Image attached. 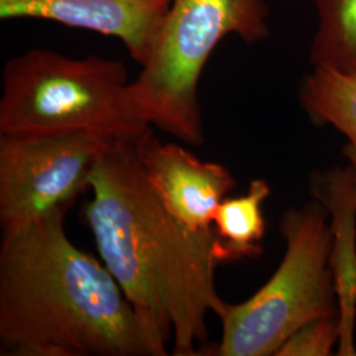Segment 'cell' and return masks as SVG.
Instances as JSON below:
<instances>
[{"label": "cell", "instance_id": "11", "mask_svg": "<svg viewBox=\"0 0 356 356\" xmlns=\"http://www.w3.org/2000/svg\"><path fill=\"white\" fill-rule=\"evenodd\" d=\"M306 114L319 124H329L356 147V76L313 67L298 90Z\"/></svg>", "mask_w": 356, "mask_h": 356}, {"label": "cell", "instance_id": "10", "mask_svg": "<svg viewBox=\"0 0 356 356\" xmlns=\"http://www.w3.org/2000/svg\"><path fill=\"white\" fill-rule=\"evenodd\" d=\"M270 193L268 181L257 178L250 184L245 194L225 198L216 207L213 227L219 264L257 259L263 254L266 235L263 204Z\"/></svg>", "mask_w": 356, "mask_h": 356}, {"label": "cell", "instance_id": "1", "mask_svg": "<svg viewBox=\"0 0 356 356\" xmlns=\"http://www.w3.org/2000/svg\"><path fill=\"white\" fill-rule=\"evenodd\" d=\"M83 209L103 264L128 301L173 339V355H214L207 316L226 302L216 291L214 227L193 231L172 216L141 169L134 140H116L94 166Z\"/></svg>", "mask_w": 356, "mask_h": 356}, {"label": "cell", "instance_id": "13", "mask_svg": "<svg viewBox=\"0 0 356 356\" xmlns=\"http://www.w3.org/2000/svg\"><path fill=\"white\" fill-rule=\"evenodd\" d=\"M341 341L339 313L309 322L282 344L276 356H327Z\"/></svg>", "mask_w": 356, "mask_h": 356}, {"label": "cell", "instance_id": "7", "mask_svg": "<svg viewBox=\"0 0 356 356\" xmlns=\"http://www.w3.org/2000/svg\"><path fill=\"white\" fill-rule=\"evenodd\" d=\"M134 147L148 184L168 211L193 231L213 229L216 207L236 185L229 169L160 141L152 128L136 138Z\"/></svg>", "mask_w": 356, "mask_h": 356}, {"label": "cell", "instance_id": "6", "mask_svg": "<svg viewBox=\"0 0 356 356\" xmlns=\"http://www.w3.org/2000/svg\"><path fill=\"white\" fill-rule=\"evenodd\" d=\"M115 141L91 134L0 135V227L23 229L89 191L90 175Z\"/></svg>", "mask_w": 356, "mask_h": 356}, {"label": "cell", "instance_id": "14", "mask_svg": "<svg viewBox=\"0 0 356 356\" xmlns=\"http://www.w3.org/2000/svg\"><path fill=\"white\" fill-rule=\"evenodd\" d=\"M343 154L346 156V159L348 160L350 166L354 169V173H355L356 179V147L351 145V144L346 145V147L343 148Z\"/></svg>", "mask_w": 356, "mask_h": 356}, {"label": "cell", "instance_id": "8", "mask_svg": "<svg viewBox=\"0 0 356 356\" xmlns=\"http://www.w3.org/2000/svg\"><path fill=\"white\" fill-rule=\"evenodd\" d=\"M172 0H0L4 22L36 19L123 42L141 67L154 51Z\"/></svg>", "mask_w": 356, "mask_h": 356}, {"label": "cell", "instance_id": "2", "mask_svg": "<svg viewBox=\"0 0 356 356\" xmlns=\"http://www.w3.org/2000/svg\"><path fill=\"white\" fill-rule=\"evenodd\" d=\"M61 209L0 243V354L165 356L169 341L111 272L78 248Z\"/></svg>", "mask_w": 356, "mask_h": 356}, {"label": "cell", "instance_id": "4", "mask_svg": "<svg viewBox=\"0 0 356 356\" xmlns=\"http://www.w3.org/2000/svg\"><path fill=\"white\" fill-rule=\"evenodd\" d=\"M267 0H172L149 61L129 85L141 119L185 144H204V66L229 35L250 45L269 38Z\"/></svg>", "mask_w": 356, "mask_h": 356}, {"label": "cell", "instance_id": "9", "mask_svg": "<svg viewBox=\"0 0 356 356\" xmlns=\"http://www.w3.org/2000/svg\"><path fill=\"white\" fill-rule=\"evenodd\" d=\"M310 189L331 216L330 267L341 322L338 355H356V179L354 169L314 175Z\"/></svg>", "mask_w": 356, "mask_h": 356}, {"label": "cell", "instance_id": "3", "mask_svg": "<svg viewBox=\"0 0 356 356\" xmlns=\"http://www.w3.org/2000/svg\"><path fill=\"white\" fill-rule=\"evenodd\" d=\"M1 76L0 135L135 140L152 128L136 111L120 61L32 49L8 60Z\"/></svg>", "mask_w": 356, "mask_h": 356}, {"label": "cell", "instance_id": "12", "mask_svg": "<svg viewBox=\"0 0 356 356\" xmlns=\"http://www.w3.org/2000/svg\"><path fill=\"white\" fill-rule=\"evenodd\" d=\"M318 26L310 63L356 76V0H314Z\"/></svg>", "mask_w": 356, "mask_h": 356}, {"label": "cell", "instance_id": "5", "mask_svg": "<svg viewBox=\"0 0 356 356\" xmlns=\"http://www.w3.org/2000/svg\"><path fill=\"white\" fill-rule=\"evenodd\" d=\"M329 211L319 201L289 207L280 219L285 254L252 297L229 304L220 317L218 356H276L309 322L338 313L330 267Z\"/></svg>", "mask_w": 356, "mask_h": 356}]
</instances>
